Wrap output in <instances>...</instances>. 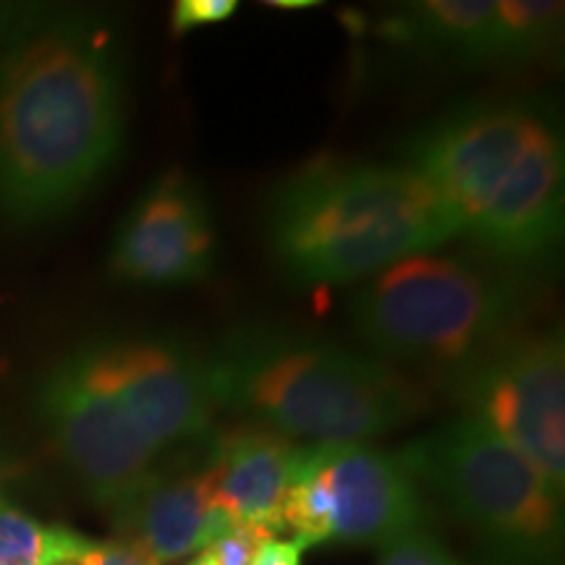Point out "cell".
Returning <instances> with one entry per match:
<instances>
[{
  "label": "cell",
  "instance_id": "obj_1",
  "mask_svg": "<svg viewBox=\"0 0 565 565\" xmlns=\"http://www.w3.org/2000/svg\"><path fill=\"white\" fill-rule=\"evenodd\" d=\"M116 32L92 13L0 19V212L51 221L108 173L124 145Z\"/></svg>",
  "mask_w": 565,
  "mask_h": 565
},
{
  "label": "cell",
  "instance_id": "obj_2",
  "mask_svg": "<svg viewBox=\"0 0 565 565\" xmlns=\"http://www.w3.org/2000/svg\"><path fill=\"white\" fill-rule=\"evenodd\" d=\"M404 162L450 204L461 236L505 263H534L563 233V139L519 103H477L408 141Z\"/></svg>",
  "mask_w": 565,
  "mask_h": 565
},
{
  "label": "cell",
  "instance_id": "obj_3",
  "mask_svg": "<svg viewBox=\"0 0 565 565\" xmlns=\"http://www.w3.org/2000/svg\"><path fill=\"white\" fill-rule=\"evenodd\" d=\"M267 233L282 270L303 286L372 278L461 236L440 192L406 162L317 160L280 183Z\"/></svg>",
  "mask_w": 565,
  "mask_h": 565
},
{
  "label": "cell",
  "instance_id": "obj_4",
  "mask_svg": "<svg viewBox=\"0 0 565 565\" xmlns=\"http://www.w3.org/2000/svg\"><path fill=\"white\" fill-rule=\"evenodd\" d=\"M217 408L288 440L366 443L427 414L429 398L380 356L278 330H238L204 356Z\"/></svg>",
  "mask_w": 565,
  "mask_h": 565
},
{
  "label": "cell",
  "instance_id": "obj_5",
  "mask_svg": "<svg viewBox=\"0 0 565 565\" xmlns=\"http://www.w3.org/2000/svg\"><path fill=\"white\" fill-rule=\"evenodd\" d=\"M521 294L511 275L445 254H414L377 275L351 307L380 356L458 372L513 335Z\"/></svg>",
  "mask_w": 565,
  "mask_h": 565
},
{
  "label": "cell",
  "instance_id": "obj_6",
  "mask_svg": "<svg viewBox=\"0 0 565 565\" xmlns=\"http://www.w3.org/2000/svg\"><path fill=\"white\" fill-rule=\"evenodd\" d=\"M395 456L505 563L542 565L561 553L563 492L484 422L458 416Z\"/></svg>",
  "mask_w": 565,
  "mask_h": 565
},
{
  "label": "cell",
  "instance_id": "obj_7",
  "mask_svg": "<svg viewBox=\"0 0 565 565\" xmlns=\"http://www.w3.org/2000/svg\"><path fill=\"white\" fill-rule=\"evenodd\" d=\"M303 547H385L429 524L422 487L395 454L366 443L301 445L280 505Z\"/></svg>",
  "mask_w": 565,
  "mask_h": 565
},
{
  "label": "cell",
  "instance_id": "obj_8",
  "mask_svg": "<svg viewBox=\"0 0 565 565\" xmlns=\"http://www.w3.org/2000/svg\"><path fill=\"white\" fill-rule=\"evenodd\" d=\"M458 401L532 461L555 490L565 484V345L561 330L508 335L454 372Z\"/></svg>",
  "mask_w": 565,
  "mask_h": 565
},
{
  "label": "cell",
  "instance_id": "obj_9",
  "mask_svg": "<svg viewBox=\"0 0 565 565\" xmlns=\"http://www.w3.org/2000/svg\"><path fill=\"white\" fill-rule=\"evenodd\" d=\"M40 412L84 490L110 511L158 469L162 454L134 427L89 345L47 372L40 385Z\"/></svg>",
  "mask_w": 565,
  "mask_h": 565
},
{
  "label": "cell",
  "instance_id": "obj_10",
  "mask_svg": "<svg viewBox=\"0 0 565 565\" xmlns=\"http://www.w3.org/2000/svg\"><path fill=\"white\" fill-rule=\"evenodd\" d=\"M92 356L134 427L154 450L207 440L215 419L204 356L162 338L92 343Z\"/></svg>",
  "mask_w": 565,
  "mask_h": 565
},
{
  "label": "cell",
  "instance_id": "obj_11",
  "mask_svg": "<svg viewBox=\"0 0 565 565\" xmlns=\"http://www.w3.org/2000/svg\"><path fill=\"white\" fill-rule=\"evenodd\" d=\"M217 238L200 183L171 171L152 181L113 238V278L134 286L179 288L207 278Z\"/></svg>",
  "mask_w": 565,
  "mask_h": 565
},
{
  "label": "cell",
  "instance_id": "obj_12",
  "mask_svg": "<svg viewBox=\"0 0 565 565\" xmlns=\"http://www.w3.org/2000/svg\"><path fill=\"white\" fill-rule=\"evenodd\" d=\"M301 445L263 424L217 433L207 440L210 505L231 524L282 532L280 505Z\"/></svg>",
  "mask_w": 565,
  "mask_h": 565
},
{
  "label": "cell",
  "instance_id": "obj_13",
  "mask_svg": "<svg viewBox=\"0 0 565 565\" xmlns=\"http://www.w3.org/2000/svg\"><path fill=\"white\" fill-rule=\"evenodd\" d=\"M121 536L158 565L179 563L207 547L212 536L231 526L210 505L204 463L196 469H154L124 503L113 508Z\"/></svg>",
  "mask_w": 565,
  "mask_h": 565
},
{
  "label": "cell",
  "instance_id": "obj_14",
  "mask_svg": "<svg viewBox=\"0 0 565 565\" xmlns=\"http://www.w3.org/2000/svg\"><path fill=\"white\" fill-rule=\"evenodd\" d=\"M393 38L477 63L508 61L500 0H422L395 13Z\"/></svg>",
  "mask_w": 565,
  "mask_h": 565
},
{
  "label": "cell",
  "instance_id": "obj_15",
  "mask_svg": "<svg viewBox=\"0 0 565 565\" xmlns=\"http://www.w3.org/2000/svg\"><path fill=\"white\" fill-rule=\"evenodd\" d=\"M87 545V536L42 524L0 494V565H71Z\"/></svg>",
  "mask_w": 565,
  "mask_h": 565
},
{
  "label": "cell",
  "instance_id": "obj_16",
  "mask_svg": "<svg viewBox=\"0 0 565 565\" xmlns=\"http://www.w3.org/2000/svg\"><path fill=\"white\" fill-rule=\"evenodd\" d=\"M275 536L278 532L259 524H231L217 536H212L200 555H204L210 565H254L259 550Z\"/></svg>",
  "mask_w": 565,
  "mask_h": 565
},
{
  "label": "cell",
  "instance_id": "obj_17",
  "mask_svg": "<svg viewBox=\"0 0 565 565\" xmlns=\"http://www.w3.org/2000/svg\"><path fill=\"white\" fill-rule=\"evenodd\" d=\"M377 565H463L440 536L419 529L380 547Z\"/></svg>",
  "mask_w": 565,
  "mask_h": 565
},
{
  "label": "cell",
  "instance_id": "obj_18",
  "mask_svg": "<svg viewBox=\"0 0 565 565\" xmlns=\"http://www.w3.org/2000/svg\"><path fill=\"white\" fill-rule=\"evenodd\" d=\"M236 0H179L171 13L173 34H186L196 26L221 24L236 13Z\"/></svg>",
  "mask_w": 565,
  "mask_h": 565
},
{
  "label": "cell",
  "instance_id": "obj_19",
  "mask_svg": "<svg viewBox=\"0 0 565 565\" xmlns=\"http://www.w3.org/2000/svg\"><path fill=\"white\" fill-rule=\"evenodd\" d=\"M76 565H158L150 555L126 540L92 542L84 550Z\"/></svg>",
  "mask_w": 565,
  "mask_h": 565
},
{
  "label": "cell",
  "instance_id": "obj_20",
  "mask_svg": "<svg viewBox=\"0 0 565 565\" xmlns=\"http://www.w3.org/2000/svg\"><path fill=\"white\" fill-rule=\"evenodd\" d=\"M303 550L307 547H303L301 542L278 540V536H275V540H270L263 550H259L254 565H301Z\"/></svg>",
  "mask_w": 565,
  "mask_h": 565
},
{
  "label": "cell",
  "instance_id": "obj_21",
  "mask_svg": "<svg viewBox=\"0 0 565 565\" xmlns=\"http://www.w3.org/2000/svg\"><path fill=\"white\" fill-rule=\"evenodd\" d=\"M186 565H210V563H207V561H204V555H196V557H194V561H189Z\"/></svg>",
  "mask_w": 565,
  "mask_h": 565
},
{
  "label": "cell",
  "instance_id": "obj_22",
  "mask_svg": "<svg viewBox=\"0 0 565 565\" xmlns=\"http://www.w3.org/2000/svg\"><path fill=\"white\" fill-rule=\"evenodd\" d=\"M71 565H76V563H71Z\"/></svg>",
  "mask_w": 565,
  "mask_h": 565
}]
</instances>
